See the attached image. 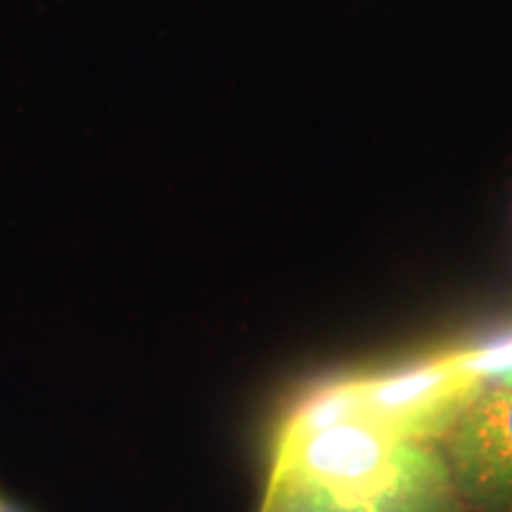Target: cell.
<instances>
[{"label": "cell", "instance_id": "6da1fadb", "mask_svg": "<svg viewBox=\"0 0 512 512\" xmlns=\"http://www.w3.org/2000/svg\"><path fill=\"white\" fill-rule=\"evenodd\" d=\"M261 512H467L439 444L363 422L280 432Z\"/></svg>", "mask_w": 512, "mask_h": 512}, {"label": "cell", "instance_id": "7a4b0ae2", "mask_svg": "<svg viewBox=\"0 0 512 512\" xmlns=\"http://www.w3.org/2000/svg\"><path fill=\"white\" fill-rule=\"evenodd\" d=\"M358 422L403 439L434 441L460 420L486 389L482 377L446 349L406 366L354 373Z\"/></svg>", "mask_w": 512, "mask_h": 512}, {"label": "cell", "instance_id": "5b68a950", "mask_svg": "<svg viewBox=\"0 0 512 512\" xmlns=\"http://www.w3.org/2000/svg\"><path fill=\"white\" fill-rule=\"evenodd\" d=\"M0 512H22V510L12 508V505H8V503H3V501H0Z\"/></svg>", "mask_w": 512, "mask_h": 512}, {"label": "cell", "instance_id": "3957f363", "mask_svg": "<svg viewBox=\"0 0 512 512\" xmlns=\"http://www.w3.org/2000/svg\"><path fill=\"white\" fill-rule=\"evenodd\" d=\"M439 446L467 512H512V389L486 387Z\"/></svg>", "mask_w": 512, "mask_h": 512}, {"label": "cell", "instance_id": "277c9868", "mask_svg": "<svg viewBox=\"0 0 512 512\" xmlns=\"http://www.w3.org/2000/svg\"><path fill=\"white\" fill-rule=\"evenodd\" d=\"M453 351L467 370L482 377L486 387L512 389V330Z\"/></svg>", "mask_w": 512, "mask_h": 512}]
</instances>
